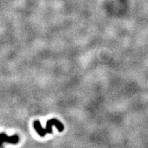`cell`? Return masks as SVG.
<instances>
[{
    "instance_id": "1",
    "label": "cell",
    "mask_w": 148,
    "mask_h": 148,
    "mask_svg": "<svg viewBox=\"0 0 148 148\" xmlns=\"http://www.w3.org/2000/svg\"><path fill=\"white\" fill-rule=\"evenodd\" d=\"M55 125L56 128L58 129L59 132H62L64 130V125L60 121L56 119H51L48 120L46 123L45 131L47 133L51 134L52 133V126Z\"/></svg>"
},
{
    "instance_id": "2",
    "label": "cell",
    "mask_w": 148,
    "mask_h": 148,
    "mask_svg": "<svg viewBox=\"0 0 148 148\" xmlns=\"http://www.w3.org/2000/svg\"><path fill=\"white\" fill-rule=\"evenodd\" d=\"M19 141V137L18 135H13V136H8L5 133L0 134V148L2 147L3 143L4 142L10 144H16Z\"/></svg>"
},
{
    "instance_id": "3",
    "label": "cell",
    "mask_w": 148,
    "mask_h": 148,
    "mask_svg": "<svg viewBox=\"0 0 148 148\" xmlns=\"http://www.w3.org/2000/svg\"><path fill=\"white\" fill-rule=\"evenodd\" d=\"M33 126H34L36 132L38 133L40 136H42V137H44L46 135V134H47L45 129H44L43 127H42L41 124H40V122L39 121H38V120H36V121H34V123H33Z\"/></svg>"
}]
</instances>
